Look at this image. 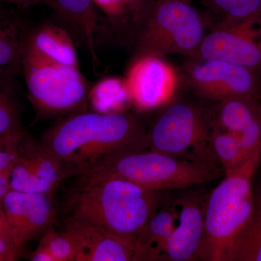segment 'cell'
Returning a JSON list of instances; mask_svg holds the SVG:
<instances>
[{
	"mask_svg": "<svg viewBox=\"0 0 261 261\" xmlns=\"http://www.w3.org/2000/svg\"><path fill=\"white\" fill-rule=\"evenodd\" d=\"M65 177L93 171L117 154L147 150V129L135 115L87 111L61 118L41 140Z\"/></svg>",
	"mask_w": 261,
	"mask_h": 261,
	"instance_id": "6da1fadb",
	"label": "cell"
},
{
	"mask_svg": "<svg viewBox=\"0 0 261 261\" xmlns=\"http://www.w3.org/2000/svg\"><path fill=\"white\" fill-rule=\"evenodd\" d=\"M75 178L62 206L65 224L96 228L136 242L159 209L161 191L95 172Z\"/></svg>",
	"mask_w": 261,
	"mask_h": 261,
	"instance_id": "7a4b0ae2",
	"label": "cell"
},
{
	"mask_svg": "<svg viewBox=\"0 0 261 261\" xmlns=\"http://www.w3.org/2000/svg\"><path fill=\"white\" fill-rule=\"evenodd\" d=\"M212 25L210 15L191 3L145 0L130 29L132 60L171 54L191 56Z\"/></svg>",
	"mask_w": 261,
	"mask_h": 261,
	"instance_id": "3957f363",
	"label": "cell"
},
{
	"mask_svg": "<svg viewBox=\"0 0 261 261\" xmlns=\"http://www.w3.org/2000/svg\"><path fill=\"white\" fill-rule=\"evenodd\" d=\"M252 176L246 172L225 176L206 199L197 260L228 261L233 244L255 211Z\"/></svg>",
	"mask_w": 261,
	"mask_h": 261,
	"instance_id": "277c9868",
	"label": "cell"
},
{
	"mask_svg": "<svg viewBox=\"0 0 261 261\" xmlns=\"http://www.w3.org/2000/svg\"><path fill=\"white\" fill-rule=\"evenodd\" d=\"M21 71L36 119L63 118L87 111L93 83L79 68L47 61L24 46Z\"/></svg>",
	"mask_w": 261,
	"mask_h": 261,
	"instance_id": "5b68a950",
	"label": "cell"
},
{
	"mask_svg": "<svg viewBox=\"0 0 261 261\" xmlns=\"http://www.w3.org/2000/svg\"><path fill=\"white\" fill-rule=\"evenodd\" d=\"M211 128L210 108L187 101L170 102L147 129V148L218 167Z\"/></svg>",
	"mask_w": 261,
	"mask_h": 261,
	"instance_id": "8992f818",
	"label": "cell"
},
{
	"mask_svg": "<svg viewBox=\"0 0 261 261\" xmlns=\"http://www.w3.org/2000/svg\"><path fill=\"white\" fill-rule=\"evenodd\" d=\"M219 171V167L147 149L117 154L90 172L123 178L161 192L191 188L214 181Z\"/></svg>",
	"mask_w": 261,
	"mask_h": 261,
	"instance_id": "52a82bcc",
	"label": "cell"
},
{
	"mask_svg": "<svg viewBox=\"0 0 261 261\" xmlns=\"http://www.w3.org/2000/svg\"><path fill=\"white\" fill-rule=\"evenodd\" d=\"M181 85L202 99L261 97V69L216 59H191L180 72Z\"/></svg>",
	"mask_w": 261,
	"mask_h": 261,
	"instance_id": "ba28073f",
	"label": "cell"
},
{
	"mask_svg": "<svg viewBox=\"0 0 261 261\" xmlns=\"http://www.w3.org/2000/svg\"><path fill=\"white\" fill-rule=\"evenodd\" d=\"M190 57L261 69V18L213 24Z\"/></svg>",
	"mask_w": 261,
	"mask_h": 261,
	"instance_id": "9c48e42d",
	"label": "cell"
},
{
	"mask_svg": "<svg viewBox=\"0 0 261 261\" xmlns=\"http://www.w3.org/2000/svg\"><path fill=\"white\" fill-rule=\"evenodd\" d=\"M125 80L132 104L140 111L168 106L181 85L179 71L159 56L132 60Z\"/></svg>",
	"mask_w": 261,
	"mask_h": 261,
	"instance_id": "30bf717a",
	"label": "cell"
},
{
	"mask_svg": "<svg viewBox=\"0 0 261 261\" xmlns=\"http://www.w3.org/2000/svg\"><path fill=\"white\" fill-rule=\"evenodd\" d=\"M210 108L211 126L238 141L247 158L261 159V97L242 96L216 102Z\"/></svg>",
	"mask_w": 261,
	"mask_h": 261,
	"instance_id": "8fae6325",
	"label": "cell"
},
{
	"mask_svg": "<svg viewBox=\"0 0 261 261\" xmlns=\"http://www.w3.org/2000/svg\"><path fill=\"white\" fill-rule=\"evenodd\" d=\"M54 196L10 190L3 207L15 243L23 253L24 245L42 238L56 224L58 210Z\"/></svg>",
	"mask_w": 261,
	"mask_h": 261,
	"instance_id": "7c38bea8",
	"label": "cell"
},
{
	"mask_svg": "<svg viewBox=\"0 0 261 261\" xmlns=\"http://www.w3.org/2000/svg\"><path fill=\"white\" fill-rule=\"evenodd\" d=\"M206 199L202 200L195 194H187L175 202L176 221L162 260H197L204 234Z\"/></svg>",
	"mask_w": 261,
	"mask_h": 261,
	"instance_id": "4fadbf2b",
	"label": "cell"
},
{
	"mask_svg": "<svg viewBox=\"0 0 261 261\" xmlns=\"http://www.w3.org/2000/svg\"><path fill=\"white\" fill-rule=\"evenodd\" d=\"M53 20L67 31L75 42L88 51L95 68L99 65L97 42L107 21L98 13L93 0H47ZM108 22V21H107Z\"/></svg>",
	"mask_w": 261,
	"mask_h": 261,
	"instance_id": "5bb4252c",
	"label": "cell"
},
{
	"mask_svg": "<svg viewBox=\"0 0 261 261\" xmlns=\"http://www.w3.org/2000/svg\"><path fill=\"white\" fill-rule=\"evenodd\" d=\"M75 245V261H133L135 242L98 228L65 224Z\"/></svg>",
	"mask_w": 261,
	"mask_h": 261,
	"instance_id": "9a60e30c",
	"label": "cell"
},
{
	"mask_svg": "<svg viewBox=\"0 0 261 261\" xmlns=\"http://www.w3.org/2000/svg\"><path fill=\"white\" fill-rule=\"evenodd\" d=\"M25 47L53 63L79 68L73 37L53 20L29 27L25 35Z\"/></svg>",
	"mask_w": 261,
	"mask_h": 261,
	"instance_id": "2e32d148",
	"label": "cell"
},
{
	"mask_svg": "<svg viewBox=\"0 0 261 261\" xmlns=\"http://www.w3.org/2000/svg\"><path fill=\"white\" fill-rule=\"evenodd\" d=\"M28 29L20 19L0 12V87L10 92L13 81L21 71Z\"/></svg>",
	"mask_w": 261,
	"mask_h": 261,
	"instance_id": "e0dca14e",
	"label": "cell"
},
{
	"mask_svg": "<svg viewBox=\"0 0 261 261\" xmlns=\"http://www.w3.org/2000/svg\"><path fill=\"white\" fill-rule=\"evenodd\" d=\"M175 203L156 211L136 239L133 261L162 260L163 252L174 227Z\"/></svg>",
	"mask_w": 261,
	"mask_h": 261,
	"instance_id": "ac0fdd59",
	"label": "cell"
},
{
	"mask_svg": "<svg viewBox=\"0 0 261 261\" xmlns=\"http://www.w3.org/2000/svg\"><path fill=\"white\" fill-rule=\"evenodd\" d=\"M18 161L36 176L47 180L59 188L65 175L63 168L53 154L27 132L18 143Z\"/></svg>",
	"mask_w": 261,
	"mask_h": 261,
	"instance_id": "d6986e66",
	"label": "cell"
},
{
	"mask_svg": "<svg viewBox=\"0 0 261 261\" xmlns=\"http://www.w3.org/2000/svg\"><path fill=\"white\" fill-rule=\"evenodd\" d=\"M211 138L215 156L224 168L226 176L244 172L255 173L258 164L247 158L234 137L212 127Z\"/></svg>",
	"mask_w": 261,
	"mask_h": 261,
	"instance_id": "ffe728a7",
	"label": "cell"
},
{
	"mask_svg": "<svg viewBox=\"0 0 261 261\" xmlns=\"http://www.w3.org/2000/svg\"><path fill=\"white\" fill-rule=\"evenodd\" d=\"M89 104L94 112H124L123 108L132 104L129 90L125 78L108 76L93 84L89 93Z\"/></svg>",
	"mask_w": 261,
	"mask_h": 261,
	"instance_id": "44dd1931",
	"label": "cell"
},
{
	"mask_svg": "<svg viewBox=\"0 0 261 261\" xmlns=\"http://www.w3.org/2000/svg\"><path fill=\"white\" fill-rule=\"evenodd\" d=\"M215 23L261 18V0H200Z\"/></svg>",
	"mask_w": 261,
	"mask_h": 261,
	"instance_id": "7402d4cb",
	"label": "cell"
},
{
	"mask_svg": "<svg viewBox=\"0 0 261 261\" xmlns=\"http://www.w3.org/2000/svg\"><path fill=\"white\" fill-rule=\"evenodd\" d=\"M228 261H261V205L255 208L230 252Z\"/></svg>",
	"mask_w": 261,
	"mask_h": 261,
	"instance_id": "603a6c76",
	"label": "cell"
},
{
	"mask_svg": "<svg viewBox=\"0 0 261 261\" xmlns=\"http://www.w3.org/2000/svg\"><path fill=\"white\" fill-rule=\"evenodd\" d=\"M11 190L27 193L46 194L56 197L58 187L51 182L39 177L27 169L17 160L10 177Z\"/></svg>",
	"mask_w": 261,
	"mask_h": 261,
	"instance_id": "cb8c5ba5",
	"label": "cell"
},
{
	"mask_svg": "<svg viewBox=\"0 0 261 261\" xmlns=\"http://www.w3.org/2000/svg\"><path fill=\"white\" fill-rule=\"evenodd\" d=\"M24 132L10 91L0 87V136L8 142L18 143Z\"/></svg>",
	"mask_w": 261,
	"mask_h": 261,
	"instance_id": "d4e9b609",
	"label": "cell"
},
{
	"mask_svg": "<svg viewBox=\"0 0 261 261\" xmlns=\"http://www.w3.org/2000/svg\"><path fill=\"white\" fill-rule=\"evenodd\" d=\"M39 243L47 247L56 261H75L74 241L66 230L60 232L51 227L41 238Z\"/></svg>",
	"mask_w": 261,
	"mask_h": 261,
	"instance_id": "484cf974",
	"label": "cell"
},
{
	"mask_svg": "<svg viewBox=\"0 0 261 261\" xmlns=\"http://www.w3.org/2000/svg\"><path fill=\"white\" fill-rule=\"evenodd\" d=\"M98 10L104 15L108 25L115 29L128 27L132 29V13L126 0H93Z\"/></svg>",
	"mask_w": 261,
	"mask_h": 261,
	"instance_id": "4316f807",
	"label": "cell"
},
{
	"mask_svg": "<svg viewBox=\"0 0 261 261\" xmlns=\"http://www.w3.org/2000/svg\"><path fill=\"white\" fill-rule=\"evenodd\" d=\"M18 159V145L11 148L0 149V173L13 169Z\"/></svg>",
	"mask_w": 261,
	"mask_h": 261,
	"instance_id": "83f0119b",
	"label": "cell"
},
{
	"mask_svg": "<svg viewBox=\"0 0 261 261\" xmlns=\"http://www.w3.org/2000/svg\"><path fill=\"white\" fill-rule=\"evenodd\" d=\"M0 239L13 245L23 255V253L20 251L18 246H17L16 243H15L14 237H13L10 225L8 224V219H7L6 216H5L3 206H0Z\"/></svg>",
	"mask_w": 261,
	"mask_h": 261,
	"instance_id": "f1b7e54d",
	"label": "cell"
},
{
	"mask_svg": "<svg viewBox=\"0 0 261 261\" xmlns=\"http://www.w3.org/2000/svg\"><path fill=\"white\" fill-rule=\"evenodd\" d=\"M22 256L20 252L13 245L0 239V261H14Z\"/></svg>",
	"mask_w": 261,
	"mask_h": 261,
	"instance_id": "f546056e",
	"label": "cell"
},
{
	"mask_svg": "<svg viewBox=\"0 0 261 261\" xmlns=\"http://www.w3.org/2000/svg\"><path fill=\"white\" fill-rule=\"evenodd\" d=\"M12 170L0 173V206H3V201L8 192L11 190L10 177Z\"/></svg>",
	"mask_w": 261,
	"mask_h": 261,
	"instance_id": "4dcf8cb0",
	"label": "cell"
},
{
	"mask_svg": "<svg viewBox=\"0 0 261 261\" xmlns=\"http://www.w3.org/2000/svg\"><path fill=\"white\" fill-rule=\"evenodd\" d=\"M32 261H56L49 250L42 244L39 243L34 252L30 255Z\"/></svg>",
	"mask_w": 261,
	"mask_h": 261,
	"instance_id": "1f68e13d",
	"label": "cell"
},
{
	"mask_svg": "<svg viewBox=\"0 0 261 261\" xmlns=\"http://www.w3.org/2000/svg\"><path fill=\"white\" fill-rule=\"evenodd\" d=\"M5 3L16 5L19 8H27L31 7L37 6V5H45L47 6V0H1Z\"/></svg>",
	"mask_w": 261,
	"mask_h": 261,
	"instance_id": "d6a6232c",
	"label": "cell"
},
{
	"mask_svg": "<svg viewBox=\"0 0 261 261\" xmlns=\"http://www.w3.org/2000/svg\"><path fill=\"white\" fill-rule=\"evenodd\" d=\"M144 1L145 0H126L130 13H132V18H135L136 15L138 14L142 5H143Z\"/></svg>",
	"mask_w": 261,
	"mask_h": 261,
	"instance_id": "836d02e7",
	"label": "cell"
},
{
	"mask_svg": "<svg viewBox=\"0 0 261 261\" xmlns=\"http://www.w3.org/2000/svg\"><path fill=\"white\" fill-rule=\"evenodd\" d=\"M17 145L18 143H12V142H8V140L0 136V149L11 148V147H15Z\"/></svg>",
	"mask_w": 261,
	"mask_h": 261,
	"instance_id": "e575fe53",
	"label": "cell"
},
{
	"mask_svg": "<svg viewBox=\"0 0 261 261\" xmlns=\"http://www.w3.org/2000/svg\"><path fill=\"white\" fill-rule=\"evenodd\" d=\"M255 203L258 204V205H261V194L260 196H259L258 200H255Z\"/></svg>",
	"mask_w": 261,
	"mask_h": 261,
	"instance_id": "d590c367",
	"label": "cell"
},
{
	"mask_svg": "<svg viewBox=\"0 0 261 261\" xmlns=\"http://www.w3.org/2000/svg\"><path fill=\"white\" fill-rule=\"evenodd\" d=\"M181 1L187 2V3H191L192 0H181Z\"/></svg>",
	"mask_w": 261,
	"mask_h": 261,
	"instance_id": "8d00e7d4",
	"label": "cell"
}]
</instances>
